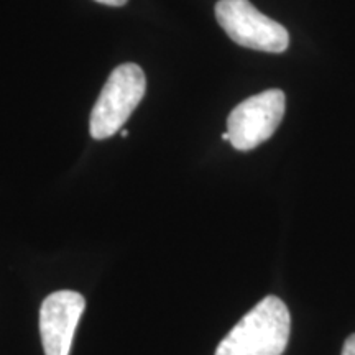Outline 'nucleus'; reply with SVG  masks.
<instances>
[{"label": "nucleus", "mask_w": 355, "mask_h": 355, "mask_svg": "<svg viewBox=\"0 0 355 355\" xmlns=\"http://www.w3.org/2000/svg\"><path fill=\"white\" fill-rule=\"evenodd\" d=\"M291 318L278 296H266L232 327L216 355H282L290 340Z\"/></svg>", "instance_id": "f257e3e1"}, {"label": "nucleus", "mask_w": 355, "mask_h": 355, "mask_svg": "<svg viewBox=\"0 0 355 355\" xmlns=\"http://www.w3.org/2000/svg\"><path fill=\"white\" fill-rule=\"evenodd\" d=\"M146 91V78L139 64L117 66L102 87L91 112L89 130L96 140H105L122 130Z\"/></svg>", "instance_id": "f03ea898"}, {"label": "nucleus", "mask_w": 355, "mask_h": 355, "mask_svg": "<svg viewBox=\"0 0 355 355\" xmlns=\"http://www.w3.org/2000/svg\"><path fill=\"white\" fill-rule=\"evenodd\" d=\"M216 19L234 43L248 50L283 53L290 46L285 26L263 15L248 0H219Z\"/></svg>", "instance_id": "7ed1b4c3"}, {"label": "nucleus", "mask_w": 355, "mask_h": 355, "mask_svg": "<svg viewBox=\"0 0 355 355\" xmlns=\"http://www.w3.org/2000/svg\"><path fill=\"white\" fill-rule=\"evenodd\" d=\"M286 109L285 92L268 89L252 96L235 107L227 119L230 144L235 150L248 152L277 132Z\"/></svg>", "instance_id": "20e7f679"}, {"label": "nucleus", "mask_w": 355, "mask_h": 355, "mask_svg": "<svg viewBox=\"0 0 355 355\" xmlns=\"http://www.w3.org/2000/svg\"><path fill=\"white\" fill-rule=\"evenodd\" d=\"M86 300L81 293L61 290L46 296L40 308V336L44 355H69Z\"/></svg>", "instance_id": "39448f33"}, {"label": "nucleus", "mask_w": 355, "mask_h": 355, "mask_svg": "<svg viewBox=\"0 0 355 355\" xmlns=\"http://www.w3.org/2000/svg\"><path fill=\"white\" fill-rule=\"evenodd\" d=\"M343 355H355V334L349 336L344 343Z\"/></svg>", "instance_id": "423d86ee"}, {"label": "nucleus", "mask_w": 355, "mask_h": 355, "mask_svg": "<svg viewBox=\"0 0 355 355\" xmlns=\"http://www.w3.org/2000/svg\"><path fill=\"white\" fill-rule=\"evenodd\" d=\"M94 2L104 3V6H110V7H122L125 6L128 0H94Z\"/></svg>", "instance_id": "0eeeda50"}, {"label": "nucleus", "mask_w": 355, "mask_h": 355, "mask_svg": "<svg viewBox=\"0 0 355 355\" xmlns=\"http://www.w3.org/2000/svg\"><path fill=\"white\" fill-rule=\"evenodd\" d=\"M121 137H123V139L128 137V130H121Z\"/></svg>", "instance_id": "6e6552de"}]
</instances>
